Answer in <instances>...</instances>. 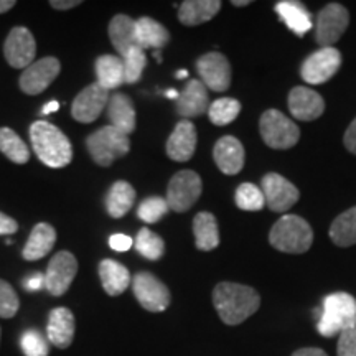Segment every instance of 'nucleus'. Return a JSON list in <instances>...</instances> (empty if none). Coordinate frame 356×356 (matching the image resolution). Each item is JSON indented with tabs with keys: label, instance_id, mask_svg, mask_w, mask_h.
I'll return each instance as SVG.
<instances>
[{
	"label": "nucleus",
	"instance_id": "nucleus-1",
	"mask_svg": "<svg viewBox=\"0 0 356 356\" xmlns=\"http://www.w3.org/2000/svg\"><path fill=\"white\" fill-rule=\"evenodd\" d=\"M213 305L226 325H239L254 315L261 297L252 287L236 282H220L213 291Z\"/></svg>",
	"mask_w": 356,
	"mask_h": 356
},
{
	"label": "nucleus",
	"instance_id": "nucleus-2",
	"mask_svg": "<svg viewBox=\"0 0 356 356\" xmlns=\"http://www.w3.org/2000/svg\"><path fill=\"white\" fill-rule=\"evenodd\" d=\"M30 139L35 154L47 167L61 168L70 165L73 160V147L70 139L50 122H33L30 127Z\"/></svg>",
	"mask_w": 356,
	"mask_h": 356
},
{
	"label": "nucleus",
	"instance_id": "nucleus-3",
	"mask_svg": "<svg viewBox=\"0 0 356 356\" xmlns=\"http://www.w3.org/2000/svg\"><path fill=\"white\" fill-rule=\"evenodd\" d=\"M269 243L280 252L302 254L309 251L314 243V231L304 218L286 215L273 226L269 233Z\"/></svg>",
	"mask_w": 356,
	"mask_h": 356
},
{
	"label": "nucleus",
	"instance_id": "nucleus-4",
	"mask_svg": "<svg viewBox=\"0 0 356 356\" xmlns=\"http://www.w3.org/2000/svg\"><path fill=\"white\" fill-rule=\"evenodd\" d=\"M356 320V299L346 292L330 293L323 299L317 330L322 337L332 338L340 335Z\"/></svg>",
	"mask_w": 356,
	"mask_h": 356
},
{
	"label": "nucleus",
	"instance_id": "nucleus-5",
	"mask_svg": "<svg viewBox=\"0 0 356 356\" xmlns=\"http://www.w3.org/2000/svg\"><path fill=\"white\" fill-rule=\"evenodd\" d=\"M86 145L97 165L109 167L131 150V139L115 127L106 126L92 132L86 139Z\"/></svg>",
	"mask_w": 356,
	"mask_h": 356
},
{
	"label": "nucleus",
	"instance_id": "nucleus-6",
	"mask_svg": "<svg viewBox=\"0 0 356 356\" xmlns=\"http://www.w3.org/2000/svg\"><path fill=\"white\" fill-rule=\"evenodd\" d=\"M261 137L270 149L287 150L299 142L300 131L287 115L277 109H269L261 115Z\"/></svg>",
	"mask_w": 356,
	"mask_h": 356
},
{
	"label": "nucleus",
	"instance_id": "nucleus-7",
	"mask_svg": "<svg viewBox=\"0 0 356 356\" xmlns=\"http://www.w3.org/2000/svg\"><path fill=\"white\" fill-rule=\"evenodd\" d=\"M202 195V178L193 170H181L172 177L167 188L168 208L177 213L188 211Z\"/></svg>",
	"mask_w": 356,
	"mask_h": 356
},
{
	"label": "nucleus",
	"instance_id": "nucleus-8",
	"mask_svg": "<svg viewBox=\"0 0 356 356\" xmlns=\"http://www.w3.org/2000/svg\"><path fill=\"white\" fill-rule=\"evenodd\" d=\"M132 291L139 304L149 312H163L170 305L172 296L165 284L150 273H137L132 277Z\"/></svg>",
	"mask_w": 356,
	"mask_h": 356
},
{
	"label": "nucleus",
	"instance_id": "nucleus-9",
	"mask_svg": "<svg viewBox=\"0 0 356 356\" xmlns=\"http://www.w3.org/2000/svg\"><path fill=\"white\" fill-rule=\"evenodd\" d=\"M350 13L341 3H328L317 15L315 40L322 48H330L335 44L345 30L348 29Z\"/></svg>",
	"mask_w": 356,
	"mask_h": 356
},
{
	"label": "nucleus",
	"instance_id": "nucleus-10",
	"mask_svg": "<svg viewBox=\"0 0 356 356\" xmlns=\"http://www.w3.org/2000/svg\"><path fill=\"white\" fill-rule=\"evenodd\" d=\"M78 274V261L71 252L60 251L51 257L44 274V289L53 297H61L68 292Z\"/></svg>",
	"mask_w": 356,
	"mask_h": 356
},
{
	"label": "nucleus",
	"instance_id": "nucleus-11",
	"mask_svg": "<svg viewBox=\"0 0 356 356\" xmlns=\"http://www.w3.org/2000/svg\"><path fill=\"white\" fill-rule=\"evenodd\" d=\"M340 65L341 53L337 48H320L304 61L300 76L307 84H323L335 76Z\"/></svg>",
	"mask_w": 356,
	"mask_h": 356
},
{
	"label": "nucleus",
	"instance_id": "nucleus-12",
	"mask_svg": "<svg viewBox=\"0 0 356 356\" xmlns=\"http://www.w3.org/2000/svg\"><path fill=\"white\" fill-rule=\"evenodd\" d=\"M262 193L270 211L284 213L299 202L300 191L279 173H267L262 178Z\"/></svg>",
	"mask_w": 356,
	"mask_h": 356
},
{
	"label": "nucleus",
	"instance_id": "nucleus-13",
	"mask_svg": "<svg viewBox=\"0 0 356 356\" xmlns=\"http://www.w3.org/2000/svg\"><path fill=\"white\" fill-rule=\"evenodd\" d=\"M3 55H6L7 63L12 68L25 70L33 63L35 55H37V43L32 32L25 26H15L8 33L3 44Z\"/></svg>",
	"mask_w": 356,
	"mask_h": 356
},
{
	"label": "nucleus",
	"instance_id": "nucleus-14",
	"mask_svg": "<svg viewBox=\"0 0 356 356\" xmlns=\"http://www.w3.org/2000/svg\"><path fill=\"white\" fill-rule=\"evenodd\" d=\"M61 65L55 56H44L33 61L29 68L24 70L20 76V89L25 95L37 96L43 92L60 74Z\"/></svg>",
	"mask_w": 356,
	"mask_h": 356
},
{
	"label": "nucleus",
	"instance_id": "nucleus-15",
	"mask_svg": "<svg viewBox=\"0 0 356 356\" xmlns=\"http://www.w3.org/2000/svg\"><path fill=\"white\" fill-rule=\"evenodd\" d=\"M197 71L200 73V81L207 89L215 92H222L231 84V65L228 58L218 51L207 53L197 60Z\"/></svg>",
	"mask_w": 356,
	"mask_h": 356
},
{
	"label": "nucleus",
	"instance_id": "nucleus-16",
	"mask_svg": "<svg viewBox=\"0 0 356 356\" xmlns=\"http://www.w3.org/2000/svg\"><path fill=\"white\" fill-rule=\"evenodd\" d=\"M109 102V92L108 89L99 86L97 83L89 84L83 89L73 101L71 106V114L76 119L78 122L89 124L95 122L99 118L102 111H104L106 104Z\"/></svg>",
	"mask_w": 356,
	"mask_h": 356
},
{
	"label": "nucleus",
	"instance_id": "nucleus-17",
	"mask_svg": "<svg viewBox=\"0 0 356 356\" xmlns=\"http://www.w3.org/2000/svg\"><path fill=\"white\" fill-rule=\"evenodd\" d=\"M289 109L299 121L309 122L318 119L325 111V101L314 89L307 86H296L289 92Z\"/></svg>",
	"mask_w": 356,
	"mask_h": 356
},
{
	"label": "nucleus",
	"instance_id": "nucleus-18",
	"mask_svg": "<svg viewBox=\"0 0 356 356\" xmlns=\"http://www.w3.org/2000/svg\"><path fill=\"white\" fill-rule=\"evenodd\" d=\"M177 113L184 119L198 118L210 109L208 89L200 79H190L178 99L175 101Z\"/></svg>",
	"mask_w": 356,
	"mask_h": 356
},
{
	"label": "nucleus",
	"instance_id": "nucleus-19",
	"mask_svg": "<svg viewBox=\"0 0 356 356\" xmlns=\"http://www.w3.org/2000/svg\"><path fill=\"white\" fill-rule=\"evenodd\" d=\"M197 149V129L188 119L180 121L167 140V155L175 162H186Z\"/></svg>",
	"mask_w": 356,
	"mask_h": 356
},
{
	"label": "nucleus",
	"instance_id": "nucleus-20",
	"mask_svg": "<svg viewBox=\"0 0 356 356\" xmlns=\"http://www.w3.org/2000/svg\"><path fill=\"white\" fill-rule=\"evenodd\" d=\"M213 159L225 175H238L244 167V147L233 136H225L215 144Z\"/></svg>",
	"mask_w": 356,
	"mask_h": 356
},
{
	"label": "nucleus",
	"instance_id": "nucleus-21",
	"mask_svg": "<svg viewBox=\"0 0 356 356\" xmlns=\"http://www.w3.org/2000/svg\"><path fill=\"white\" fill-rule=\"evenodd\" d=\"M74 315L66 307H56L50 312L47 325L48 341L60 350H66L74 338Z\"/></svg>",
	"mask_w": 356,
	"mask_h": 356
},
{
	"label": "nucleus",
	"instance_id": "nucleus-22",
	"mask_svg": "<svg viewBox=\"0 0 356 356\" xmlns=\"http://www.w3.org/2000/svg\"><path fill=\"white\" fill-rule=\"evenodd\" d=\"M108 118L111 126L131 136L136 131V109L131 97L122 95V92H115L113 97H109L108 102Z\"/></svg>",
	"mask_w": 356,
	"mask_h": 356
},
{
	"label": "nucleus",
	"instance_id": "nucleus-23",
	"mask_svg": "<svg viewBox=\"0 0 356 356\" xmlns=\"http://www.w3.org/2000/svg\"><path fill=\"white\" fill-rule=\"evenodd\" d=\"M275 12L297 37H304L312 29V15L304 3L296 0H282L275 3Z\"/></svg>",
	"mask_w": 356,
	"mask_h": 356
},
{
	"label": "nucleus",
	"instance_id": "nucleus-24",
	"mask_svg": "<svg viewBox=\"0 0 356 356\" xmlns=\"http://www.w3.org/2000/svg\"><path fill=\"white\" fill-rule=\"evenodd\" d=\"M99 277L102 289L111 297L121 296L131 286V273L127 270V267L113 259L99 262Z\"/></svg>",
	"mask_w": 356,
	"mask_h": 356
},
{
	"label": "nucleus",
	"instance_id": "nucleus-25",
	"mask_svg": "<svg viewBox=\"0 0 356 356\" xmlns=\"http://www.w3.org/2000/svg\"><path fill=\"white\" fill-rule=\"evenodd\" d=\"M109 38L121 58L126 56L132 48L139 47L136 20L127 15H115L109 24Z\"/></svg>",
	"mask_w": 356,
	"mask_h": 356
},
{
	"label": "nucleus",
	"instance_id": "nucleus-26",
	"mask_svg": "<svg viewBox=\"0 0 356 356\" xmlns=\"http://www.w3.org/2000/svg\"><path fill=\"white\" fill-rule=\"evenodd\" d=\"M56 241V231L48 222H38L32 229L24 248V257L26 261L43 259L48 252H51Z\"/></svg>",
	"mask_w": 356,
	"mask_h": 356
},
{
	"label": "nucleus",
	"instance_id": "nucleus-27",
	"mask_svg": "<svg viewBox=\"0 0 356 356\" xmlns=\"http://www.w3.org/2000/svg\"><path fill=\"white\" fill-rule=\"evenodd\" d=\"M220 8V0H186L178 7V20L186 26H197L211 20Z\"/></svg>",
	"mask_w": 356,
	"mask_h": 356
},
{
	"label": "nucleus",
	"instance_id": "nucleus-28",
	"mask_svg": "<svg viewBox=\"0 0 356 356\" xmlns=\"http://www.w3.org/2000/svg\"><path fill=\"white\" fill-rule=\"evenodd\" d=\"M137 30V43L142 50L145 48H152V50H162L165 44L170 42V33L162 24L157 20L150 19V17H142L136 20Z\"/></svg>",
	"mask_w": 356,
	"mask_h": 356
},
{
	"label": "nucleus",
	"instance_id": "nucleus-29",
	"mask_svg": "<svg viewBox=\"0 0 356 356\" xmlns=\"http://www.w3.org/2000/svg\"><path fill=\"white\" fill-rule=\"evenodd\" d=\"M195 246L200 251H213L220 244V229L215 215L208 211H202L193 220Z\"/></svg>",
	"mask_w": 356,
	"mask_h": 356
},
{
	"label": "nucleus",
	"instance_id": "nucleus-30",
	"mask_svg": "<svg viewBox=\"0 0 356 356\" xmlns=\"http://www.w3.org/2000/svg\"><path fill=\"white\" fill-rule=\"evenodd\" d=\"M136 202V190L127 181H115L106 197V208L113 218H122Z\"/></svg>",
	"mask_w": 356,
	"mask_h": 356
},
{
	"label": "nucleus",
	"instance_id": "nucleus-31",
	"mask_svg": "<svg viewBox=\"0 0 356 356\" xmlns=\"http://www.w3.org/2000/svg\"><path fill=\"white\" fill-rule=\"evenodd\" d=\"M97 84L104 89H114L124 83L122 58L114 55H102L96 60Z\"/></svg>",
	"mask_w": 356,
	"mask_h": 356
},
{
	"label": "nucleus",
	"instance_id": "nucleus-32",
	"mask_svg": "<svg viewBox=\"0 0 356 356\" xmlns=\"http://www.w3.org/2000/svg\"><path fill=\"white\" fill-rule=\"evenodd\" d=\"M328 234L332 241L340 248H350L356 244V207L338 215L332 222Z\"/></svg>",
	"mask_w": 356,
	"mask_h": 356
},
{
	"label": "nucleus",
	"instance_id": "nucleus-33",
	"mask_svg": "<svg viewBox=\"0 0 356 356\" xmlns=\"http://www.w3.org/2000/svg\"><path fill=\"white\" fill-rule=\"evenodd\" d=\"M0 152L6 155L8 160H12L13 163H19V165H24L30 159L29 147L8 127L0 129Z\"/></svg>",
	"mask_w": 356,
	"mask_h": 356
},
{
	"label": "nucleus",
	"instance_id": "nucleus-34",
	"mask_svg": "<svg viewBox=\"0 0 356 356\" xmlns=\"http://www.w3.org/2000/svg\"><path fill=\"white\" fill-rule=\"evenodd\" d=\"M239 113H241V104L234 97H220L211 102L210 109H208L210 121L215 126H228L238 118Z\"/></svg>",
	"mask_w": 356,
	"mask_h": 356
},
{
	"label": "nucleus",
	"instance_id": "nucleus-35",
	"mask_svg": "<svg viewBox=\"0 0 356 356\" xmlns=\"http://www.w3.org/2000/svg\"><path fill=\"white\" fill-rule=\"evenodd\" d=\"M134 246L139 251V254L150 261H159L163 256V252H165V243H163V239L159 234H155L154 231L147 228L139 231Z\"/></svg>",
	"mask_w": 356,
	"mask_h": 356
},
{
	"label": "nucleus",
	"instance_id": "nucleus-36",
	"mask_svg": "<svg viewBox=\"0 0 356 356\" xmlns=\"http://www.w3.org/2000/svg\"><path fill=\"white\" fill-rule=\"evenodd\" d=\"M236 204L244 211H259L264 208V193L254 184H241L236 190Z\"/></svg>",
	"mask_w": 356,
	"mask_h": 356
},
{
	"label": "nucleus",
	"instance_id": "nucleus-37",
	"mask_svg": "<svg viewBox=\"0 0 356 356\" xmlns=\"http://www.w3.org/2000/svg\"><path fill=\"white\" fill-rule=\"evenodd\" d=\"M122 63H124V83H129V84L137 83L147 66L145 51L142 50L140 47L132 48V50L122 58Z\"/></svg>",
	"mask_w": 356,
	"mask_h": 356
},
{
	"label": "nucleus",
	"instance_id": "nucleus-38",
	"mask_svg": "<svg viewBox=\"0 0 356 356\" xmlns=\"http://www.w3.org/2000/svg\"><path fill=\"white\" fill-rule=\"evenodd\" d=\"M168 210H170V208H168L165 198L149 197L139 204V208H137V216L145 222H157L167 215Z\"/></svg>",
	"mask_w": 356,
	"mask_h": 356
},
{
	"label": "nucleus",
	"instance_id": "nucleus-39",
	"mask_svg": "<svg viewBox=\"0 0 356 356\" xmlns=\"http://www.w3.org/2000/svg\"><path fill=\"white\" fill-rule=\"evenodd\" d=\"M20 300L10 284L0 279V318H12L19 312Z\"/></svg>",
	"mask_w": 356,
	"mask_h": 356
},
{
	"label": "nucleus",
	"instance_id": "nucleus-40",
	"mask_svg": "<svg viewBox=\"0 0 356 356\" xmlns=\"http://www.w3.org/2000/svg\"><path fill=\"white\" fill-rule=\"evenodd\" d=\"M22 350L25 356H48V340L37 330H26L22 337Z\"/></svg>",
	"mask_w": 356,
	"mask_h": 356
},
{
	"label": "nucleus",
	"instance_id": "nucleus-41",
	"mask_svg": "<svg viewBox=\"0 0 356 356\" xmlns=\"http://www.w3.org/2000/svg\"><path fill=\"white\" fill-rule=\"evenodd\" d=\"M338 356H356V320L338 335Z\"/></svg>",
	"mask_w": 356,
	"mask_h": 356
},
{
	"label": "nucleus",
	"instance_id": "nucleus-42",
	"mask_svg": "<svg viewBox=\"0 0 356 356\" xmlns=\"http://www.w3.org/2000/svg\"><path fill=\"white\" fill-rule=\"evenodd\" d=\"M109 246L111 249H114V251L124 252V251H129V249L134 246V241L131 236L127 234H113L109 238Z\"/></svg>",
	"mask_w": 356,
	"mask_h": 356
},
{
	"label": "nucleus",
	"instance_id": "nucleus-43",
	"mask_svg": "<svg viewBox=\"0 0 356 356\" xmlns=\"http://www.w3.org/2000/svg\"><path fill=\"white\" fill-rule=\"evenodd\" d=\"M343 144L348 149V152L356 155V118L351 121L348 129H346L343 136Z\"/></svg>",
	"mask_w": 356,
	"mask_h": 356
},
{
	"label": "nucleus",
	"instance_id": "nucleus-44",
	"mask_svg": "<svg viewBox=\"0 0 356 356\" xmlns=\"http://www.w3.org/2000/svg\"><path fill=\"white\" fill-rule=\"evenodd\" d=\"M24 287L29 292H37L40 289L44 287V275L42 274H32L30 277H26L24 280Z\"/></svg>",
	"mask_w": 356,
	"mask_h": 356
},
{
	"label": "nucleus",
	"instance_id": "nucleus-45",
	"mask_svg": "<svg viewBox=\"0 0 356 356\" xmlns=\"http://www.w3.org/2000/svg\"><path fill=\"white\" fill-rule=\"evenodd\" d=\"M19 229V225L13 218L0 213V234H12Z\"/></svg>",
	"mask_w": 356,
	"mask_h": 356
},
{
	"label": "nucleus",
	"instance_id": "nucleus-46",
	"mask_svg": "<svg viewBox=\"0 0 356 356\" xmlns=\"http://www.w3.org/2000/svg\"><path fill=\"white\" fill-rule=\"evenodd\" d=\"M79 0H53L50 2V6L53 8H56V10H68V8H73L79 6Z\"/></svg>",
	"mask_w": 356,
	"mask_h": 356
},
{
	"label": "nucleus",
	"instance_id": "nucleus-47",
	"mask_svg": "<svg viewBox=\"0 0 356 356\" xmlns=\"http://www.w3.org/2000/svg\"><path fill=\"white\" fill-rule=\"evenodd\" d=\"M292 356H328V355L320 348H300L297 350Z\"/></svg>",
	"mask_w": 356,
	"mask_h": 356
},
{
	"label": "nucleus",
	"instance_id": "nucleus-48",
	"mask_svg": "<svg viewBox=\"0 0 356 356\" xmlns=\"http://www.w3.org/2000/svg\"><path fill=\"white\" fill-rule=\"evenodd\" d=\"M60 109V102L58 101H50L48 102V104H44L43 106V109H42V114H51V113H56V111Z\"/></svg>",
	"mask_w": 356,
	"mask_h": 356
},
{
	"label": "nucleus",
	"instance_id": "nucleus-49",
	"mask_svg": "<svg viewBox=\"0 0 356 356\" xmlns=\"http://www.w3.org/2000/svg\"><path fill=\"white\" fill-rule=\"evenodd\" d=\"M12 7H15V2H13V0H0V13L12 10Z\"/></svg>",
	"mask_w": 356,
	"mask_h": 356
},
{
	"label": "nucleus",
	"instance_id": "nucleus-50",
	"mask_svg": "<svg viewBox=\"0 0 356 356\" xmlns=\"http://www.w3.org/2000/svg\"><path fill=\"white\" fill-rule=\"evenodd\" d=\"M231 3H233L234 7H246L251 2H249V0H233V2H231Z\"/></svg>",
	"mask_w": 356,
	"mask_h": 356
},
{
	"label": "nucleus",
	"instance_id": "nucleus-51",
	"mask_svg": "<svg viewBox=\"0 0 356 356\" xmlns=\"http://www.w3.org/2000/svg\"><path fill=\"white\" fill-rule=\"evenodd\" d=\"M167 96L170 97V99H175V101H177L178 96H180V95H178L175 89H170V91H167Z\"/></svg>",
	"mask_w": 356,
	"mask_h": 356
},
{
	"label": "nucleus",
	"instance_id": "nucleus-52",
	"mask_svg": "<svg viewBox=\"0 0 356 356\" xmlns=\"http://www.w3.org/2000/svg\"><path fill=\"white\" fill-rule=\"evenodd\" d=\"M186 76H188V71H186V70L178 71V74H177L178 79H184V78H186Z\"/></svg>",
	"mask_w": 356,
	"mask_h": 356
}]
</instances>
